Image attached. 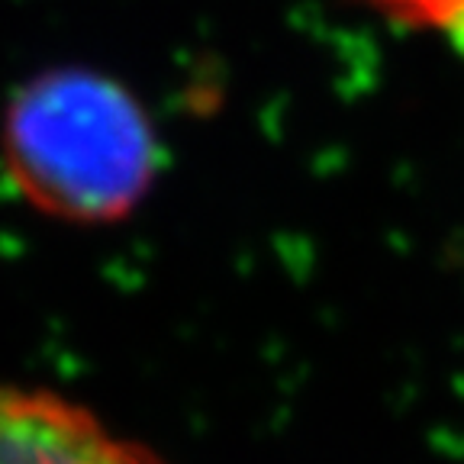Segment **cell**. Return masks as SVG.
Wrapping results in <instances>:
<instances>
[{"instance_id":"3","label":"cell","mask_w":464,"mask_h":464,"mask_svg":"<svg viewBox=\"0 0 464 464\" xmlns=\"http://www.w3.org/2000/svg\"><path fill=\"white\" fill-rule=\"evenodd\" d=\"M384 10L413 26H429L464 49V0H381Z\"/></svg>"},{"instance_id":"2","label":"cell","mask_w":464,"mask_h":464,"mask_svg":"<svg viewBox=\"0 0 464 464\" xmlns=\"http://www.w3.org/2000/svg\"><path fill=\"white\" fill-rule=\"evenodd\" d=\"M0 464H168L94 410L43 387L0 384Z\"/></svg>"},{"instance_id":"1","label":"cell","mask_w":464,"mask_h":464,"mask_svg":"<svg viewBox=\"0 0 464 464\" xmlns=\"http://www.w3.org/2000/svg\"><path fill=\"white\" fill-rule=\"evenodd\" d=\"M161 165L159 132L123 81L84 65L33 74L0 116V171L58 223L110 226L142 207Z\"/></svg>"}]
</instances>
